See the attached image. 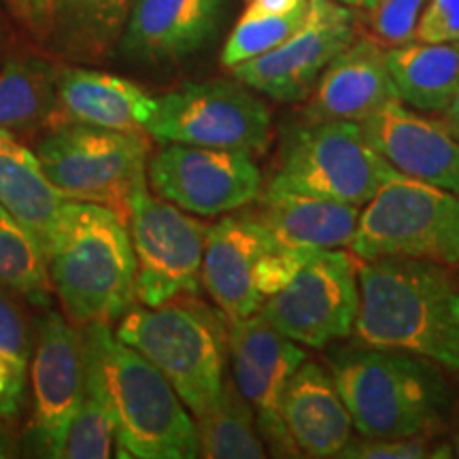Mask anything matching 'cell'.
I'll return each instance as SVG.
<instances>
[{
    "instance_id": "1",
    "label": "cell",
    "mask_w": 459,
    "mask_h": 459,
    "mask_svg": "<svg viewBox=\"0 0 459 459\" xmlns=\"http://www.w3.org/2000/svg\"><path fill=\"white\" fill-rule=\"evenodd\" d=\"M353 334L370 347L459 370V281L436 262H361Z\"/></svg>"
},
{
    "instance_id": "2",
    "label": "cell",
    "mask_w": 459,
    "mask_h": 459,
    "mask_svg": "<svg viewBox=\"0 0 459 459\" xmlns=\"http://www.w3.org/2000/svg\"><path fill=\"white\" fill-rule=\"evenodd\" d=\"M328 370L366 438L436 436L453 404L443 366L370 344H344L328 355Z\"/></svg>"
},
{
    "instance_id": "3",
    "label": "cell",
    "mask_w": 459,
    "mask_h": 459,
    "mask_svg": "<svg viewBox=\"0 0 459 459\" xmlns=\"http://www.w3.org/2000/svg\"><path fill=\"white\" fill-rule=\"evenodd\" d=\"M83 347L102 378L115 417L119 457L194 459L198 428L166 377L145 355L113 336L111 324L82 328Z\"/></svg>"
},
{
    "instance_id": "4",
    "label": "cell",
    "mask_w": 459,
    "mask_h": 459,
    "mask_svg": "<svg viewBox=\"0 0 459 459\" xmlns=\"http://www.w3.org/2000/svg\"><path fill=\"white\" fill-rule=\"evenodd\" d=\"M51 290L74 325L122 319L136 300V255L122 217L102 204L71 200L48 251Z\"/></svg>"
},
{
    "instance_id": "5",
    "label": "cell",
    "mask_w": 459,
    "mask_h": 459,
    "mask_svg": "<svg viewBox=\"0 0 459 459\" xmlns=\"http://www.w3.org/2000/svg\"><path fill=\"white\" fill-rule=\"evenodd\" d=\"M226 319L196 294H186L160 307L132 304L117 321V338L145 355L198 419L226 381Z\"/></svg>"
},
{
    "instance_id": "6",
    "label": "cell",
    "mask_w": 459,
    "mask_h": 459,
    "mask_svg": "<svg viewBox=\"0 0 459 459\" xmlns=\"http://www.w3.org/2000/svg\"><path fill=\"white\" fill-rule=\"evenodd\" d=\"M45 175L68 200L111 209L128 223L132 200L147 187L145 132H117L85 124H57L39 141Z\"/></svg>"
},
{
    "instance_id": "7",
    "label": "cell",
    "mask_w": 459,
    "mask_h": 459,
    "mask_svg": "<svg viewBox=\"0 0 459 459\" xmlns=\"http://www.w3.org/2000/svg\"><path fill=\"white\" fill-rule=\"evenodd\" d=\"M349 249L361 262L392 257L459 264V196L395 175L361 209Z\"/></svg>"
},
{
    "instance_id": "8",
    "label": "cell",
    "mask_w": 459,
    "mask_h": 459,
    "mask_svg": "<svg viewBox=\"0 0 459 459\" xmlns=\"http://www.w3.org/2000/svg\"><path fill=\"white\" fill-rule=\"evenodd\" d=\"M400 175L378 156L358 122H304L281 143L266 192H291L364 206Z\"/></svg>"
},
{
    "instance_id": "9",
    "label": "cell",
    "mask_w": 459,
    "mask_h": 459,
    "mask_svg": "<svg viewBox=\"0 0 459 459\" xmlns=\"http://www.w3.org/2000/svg\"><path fill=\"white\" fill-rule=\"evenodd\" d=\"M273 119L240 82L186 83L156 99L145 132L160 143L237 149L260 156L271 143Z\"/></svg>"
},
{
    "instance_id": "10",
    "label": "cell",
    "mask_w": 459,
    "mask_h": 459,
    "mask_svg": "<svg viewBox=\"0 0 459 459\" xmlns=\"http://www.w3.org/2000/svg\"><path fill=\"white\" fill-rule=\"evenodd\" d=\"M136 255V300L160 307L172 298L198 294L209 226L149 187L134 194L128 220Z\"/></svg>"
},
{
    "instance_id": "11",
    "label": "cell",
    "mask_w": 459,
    "mask_h": 459,
    "mask_svg": "<svg viewBox=\"0 0 459 459\" xmlns=\"http://www.w3.org/2000/svg\"><path fill=\"white\" fill-rule=\"evenodd\" d=\"M359 264L353 251H317L285 290L264 302L262 317L304 347L325 349L342 341L358 317Z\"/></svg>"
},
{
    "instance_id": "12",
    "label": "cell",
    "mask_w": 459,
    "mask_h": 459,
    "mask_svg": "<svg viewBox=\"0 0 459 459\" xmlns=\"http://www.w3.org/2000/svg\"><path fill=\"white\" fill-rule=\"evenodd\" d=\"M147 186L187 213L215 217L255 203L262 175L247 152L164 143L147 162Z\"/></svg>"
},
{
    "instance_id": "13",
    "label": "cell",
    "mask_w": 459,
    "mask_h": 459,
    "mask_svg": "<svg viewBox=\"0 0 459 459\" xmlns=\"http://www.w3.org/2000/svg\"><path fill=\"white\" fill-rule=\"evenodd\" d=\"M358 39L351 7L334 0H308L298 30L266 54L234 66L237 82L279 102L311 96L321 73Z\"/></svg>"
},
{
    "instance_id": "14",
    "label": "cell",
    "mask_w": 459,
    "mask_h": 459,
    "mask_svg": "<svg viewBox=\"0 0 459 459\" xmlns=\"http://www.w3.org/2000/svg\"><path fill=\"white\" fill-rule=\"evenodd\" d=\"M228 324L234 383L255 412L266 451L274 457H300L283 421V395L307 353L268 324L262 313L228 319Z\"/></svg>"
},
{
    "instance_id": "15",
    "label": "cell",
    "mask_w": 459,
    "mask_h": 459,
    "mask_svg": "<svg viewBox=\"0 0 459 459\" xmlns=\"http://www.w3.org/2000/svg\"><path fill=\"white\" fill-rule=\"evenodd\" d=\"M83 383V332L60 315H43L32 349V436L45 455L62 457Z\"/></svg>"
},
{
    "instance_id": "16",
    "label": "cell",
    "mask_w": 459,
    "mask_h": 459,
    "mask_svg": "<svg viewBox=\"0 0 459 459\" xmlns=\"http://www.w3.org/2000/svg\"><path fill=\"white\" fill-rule=\"evenodd\" d=\"M366 139L400 175L459 196V141L440 119L395 100L359 122Z\"/></svg>"
},
{
    "instance_id": "17",
    "label": "cell",
    "mask_w": 459,
    "mask_h": 459,
    "mask_svg": "<svg viewBox=\"0 0 459 459\" xmlns=\"http://www.w3.org/2000/svg\"><path fill=\"white\" fill-rule=\"evenodd\" d=\"M277 245L255 211L226 215L209 226L200 281L228 319L260 313L264 298L255 290L254 271L257 260Z\"/></svg>"
},
{
    "instance_id": "18",
    "label": "cell",
    "mask_w": 459,
    "mask_h": 459,
    "mask_svg": "<svg viewBox=\"0 0 459 459\" xmlns=\"http://www.w3.org/2000/svg\"><path fill=\"white\" fill-rule=\"evenodd\" d=\"M400 100L389 74L385 49L372 39H355L315 83L304 108L307 122H364Z\"/></svg>"
},
{
    "instance_id": "19",
    "label": "cell",
    "mask_w": 459,
    "mask_h": 459,
    "mask_svg": "<svg viewBox=\"0 0 459 459\" xmlns=\"http://www.w3.org/2000/svg\"><path fill=\"white\" fill-rule=\"evenodd\" d=\"M226 0H136L119 49L132 62H177L213 37Z\"/></svg>"
},
{
    "instance_id": "20",
    "label": "cell",
    "mask_w": 459,
    "mask_h": 459,
    "mask_svg": "<svg viewBox=\"0 0 459 459\" xmlns=\"http://www.w3.org/2000/svg\"><path fill=\"white\" fill-rule=\"evenodd\" d=\"M156 99L128 79L90 68H57V124H85L117 132H145Z\"/></svg>"
},
{
    "instance_id": "21",
    "label": "cell",
    "mask_w": 459,
    "mask_h": 459,
    "mask_svg": "<svg viewBox=\"0 0 459 459\" xmlns=\"http://www.w3.org/2000/svg\"><path fill=\"white\" fill-rule=\"evenodd\" d=\"M283 421L300 457H338L353 438V419L330 370L304 359L283 395Z\"/></svg>"
},
{
    "instance_id": "22",
    "label": "cell",
    "mask_w": 459,
    "mask_h": 459,
    "mask_svg": "<svg viewBox=\"0 0 459 459\" xmlns=\"http://www.w3.org/2000/svg\"><path fill=\"white\" fill-rule=\"evenodd\" d=\"M71 204L45 175L39 156L7 130H0V206L41 245L45 257Z\"/></svg>"
},
{
    "instance_id": "23",
    "label": "cell",
    "mask_w": 459,
    "mask_h": 459,
    "mask_svg": "<svg viewBox=\"0 0 459 459\" xmlns=\"http://www.w3.org/2000/svg\"><path fill=\"white\" fill-rule=\"evenodd\" d=\"M255 213L279 245L321 251L351 247L361 209L307 194L264 192Z\"/></svg>"
},
{
    "instance_id": "24",
    "label": "cell",
    "mask_w": 459,
    "mask_h": 459,
    "mask_svg": "<svg viewBox=\"0 0 459 459\" xmlns=\"http://www.w3.org/2000/svg\"><path fill=\"white\" fill-rule=\"evenodd\" d=\"M400 100L417 111L443 113L459 91V43L411 41L385 49Z\"/></svg>"
},
{
    "instance_id": "25",
    "label": "cell",
    "mask_w": 459,
    "mask_h": 459,
    "mask_svg": "<svg viewBox=\"0 0 459 459\" xmlns=\"http://www.w3.org/2000/svg\"><path fill=\"white\" fill-rule=\"evenodd\" d=\"M136 0H51L49 30L65 54L99 60L119 43Z\"/></svg>"
},
{
    "instance_id": "26",
    "label": "cell",
    "mask_w": 459,
    "mask_h": 459,
    "mask_svg": "<svg viewBox=\"0 0 459 459\" xmlns=\"http://www.w3.org/2000/svg\"><path fill=\"white\" fill-rule=\"evenodd\" d=\"M198 457L206 459H262L266 457L255 412L237 383L223 381L215 404L196 419Z\"/></svg>"
},
{
    "instance_id": "27",
    "label": "cell",
    "mask_w": 459,
    "mask_h": 459,
    "mask_svg": "<svg viewBox=\"0 0 459 459\" xmlns=\"http://www.w3.org/2000/svg\"><path fill=\"white\" fill-rule=\"evenodd\" d=\"M56 111V71L41 60H13L0 73V130H30Z\"/></svg>"
},
{
    "instance_id": "28",
    "label": "cell",
    "mask_w": 459,
    "mask_h": 459,
    "mask_svg": "<svg viewBox=\"0 0 459 459\" xmlns=\"http://www.w3.org/2000/svg\"><path fill=\"white\" fill-rule=\"evenodd\" d=\"M0 285L39 307L49 302V271L39 240L0 206Z\"/></svg>"
},
{
    "instance_id": "29",
    "label": "cell",
    "mask_w": 459,
    "mask_h": 459,
    "mask_svg": "<svg viewBox=\"0 0 459 459\" xmlns=\"http://www.w3.org/2000/svg\"><path fill=\"white\" fill-rule=\"evenodd\" d=\"M85 349V347H83ZM115 443V417L94 361L85 353V383L79 409L62 446L66 459H107Z\"/></svg>"
},
{
    "instance_id": "30",
    "label": "cell",
    "mask_w": 459,
    "mask_h": 459,
    "mask_svg": "<svg viewBox=\"0 0 459 459\" xmlns=\"http://www.w3.org/2000/svg\"><path fill=\"white\" fill-rule=\"evenodd\" d=\"M308 7V4H307ZM307 7L285 15H245L230 32L221 51L223 66L234 68L243 62L271 51L300 28Z\"/></svg>"
},
{
    "instance_id": "31",
    "label": "cell",
    "mask_w": 459,
    "mask_h": 459,
    "mask_svg": "<svg viewBox=\"0 0 459 459\" xmlns=\"http://www.w3.org/2000/svg\"><path fill=\"white\" fill-rule=\"evenodd\" d=\"M426 4L428 0H378L366 17L372 41L383 49L411 43Z\"/></svg>"
},
{
    "instance_id": "32",
    "label": "cell",
    "mask_w": 459,
    "mask_h": 459,
    "mask_svg": "<svg viewBox=\"0 0 459 459\" xmlns=\"http://www.w3.org/2000/svg\"><path fill=\"white\" fill-rule=\"evenodd\" d=\"M341 459H438L453 457L451 443H434V436L409 438H351Z\"/></svg>"
},
{
    "instance_id": "33",
    "label": "cell",
    "mask_w": 459,
    "mask_h": 459,
    "mask_svg": "<svg viewBox=\"0 0 459 459\" xmlns=\"http://www.w3.org/2000/svg\"><path fill=\"white\" fill-rule=\"evenodd\" d=\"M317 254L313 249H298V247L277 245L271 251H266L255 264L254 281L257 294L264 298L277 296L281 290H285L291 283V279L302 271V266ZM264 307V304H262Z\"/></svg>"
},
{
    "instance_id": "34",
    "label": "cell",
    "mask_w": 459,
    "mask_h": 459,
    "mask_svg": "<svg viewBox=\"0 0 459 459\" xmlns=\"http://www.w3.org/2000/svg\"><path fill=\"white\" fill-rule=\"evenodd\" d=\"M0 353L13 359L20 368H28L30 330H28L22 308L4 290H0Z\"/></svg>"
},
{
    "instance_id": "35",
    "label": "cell",
    "mask_w": 459,
    "mask_h": 459,
    "mask_svg": "<svg viewBox=\"0 0 459 459\" xmlns=\"http://www.w3.org/2000/svg\"><path fill=\"white\" fill-rule=\"evenodd\" d=\"M412 41L459 43V0H428Z\"/></svg>"
},
{
    "instance_id": "36",
    "label": "cell",
    "mask_w": 459,
    "mask_h": 459,
    "mask_svg": "<svg viewBox=\"0 0 459 459\" xmlns=\"http://www.w3.org/2000/svg\"><path fill=\"white\" fill-rule=\"evenodd\" d=\"M26 389V370L0 353V417H13L22 409Z\"/></svg>"
},
{
    "instance_id": "37",
    "label": "cell",
    "mask_w": 459,
    "mask_h": 459,
    "mask_svg": "<svg viewBox=\"0 0 459 459\" xmlns=\"http://www.w3.org/2000/svg\"><path fill=\"white\" fill-rule=\"evenodd\" d=\"M308 0H249L245 15H285L304 9Z\"/></svg>"
},
{
    "instance_id": "38",
    "label": "cell",
    "mask_w": 459,
    "mask_h": 459,
    "mask_svg": "<svg viewBox=\"0 0 459 459\" xmlns=\"http://www.w3.org/2000/svg\"><path fill=\"white\" fill-rule=\"evenodd\" d=\"M11 3H13L17 13L30 22L32 26L49 28L51 0H11Z\"/></svg>"
},
{
    "instance_id": "39",
    "label": "cell",
    "mask_w": 459,
    "mask_h": 459,
    "mask_svg": "<svg viewBox=\"0 0 459 459\" xmlns=\"http://www.w3.org/2000/svg\"><path fill=\"white\" fill-rule=\"evenodd\" d=\"M440 122L459 141V91L455 94V99L451 100V105L440 113Z\"/></svg>"
},
{
    "instance_id": "40",
    "label": "cell",
    "mask_w": 459,
    "mask_h": 459,
    "mask_svg": "<svg viewBox=\"0 0 459 459\" xmlns=\"http://www.w3.org/2000/svg\"><path fill=\"white\" fill-rule=\"evenodd\" d=\"M334 3H341V4H344V7H351V9L368 11L375 7L378 0H334Z\"/></svg>"
},
{
    "instance_id": "41",
    "label": "cell",
    "mask_w": 459,
    "mask_h": 459,
    "mask_svg": "<svg viewBox=\"0 0 459 459\" xmlns=\"http://www.w3.org/2000/svg\"><path fill=\"white\" fill-rule=\"evenodd\" d=\"M0 457H9V438L0 428Z\"/></svg>"
},
{
    "instance_id": "42",
    "label": "cell",
    "mask_w": 459,
    "mask_h": 459,
    "mask_svg": "<svg viewBox=\"0 0 459 459\" xmlns=\"http://www.w3.org/2000/svg\"><path fill=\"white\" fill-rule=\"evenodd\" d=\"M451 451H453V457H459V428L455 429V432L451 434Z\"/></svg>"
},
{
    "instance_id": "43",
    "label": "cell",
    "mask_w": 459,
    "mask_h": 459,
    "mask_svg": "<svg viewBox=\"0 0 459 459\" xmlns=\"http://www.w3.org/2000/svg\"><path fill=\"white\" fill-rule=\"evenodd\" d=\"M457 409H459V404H457Z\"/></svg>"
}]
</instances>
